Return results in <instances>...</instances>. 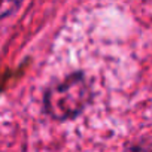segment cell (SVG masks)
Returning a JSON list of instances; mask_svg holds the SVG:
<instances>
[{
	"label": "cell",
	"mask_w": 152,
	"mask_h": 152,
	"mask_svg": "<svg viewBox=\"0 0 152 152\" xmlns=\"http://www.w3.org/2000/svg\"><path fill=\"white\" fill-rule=\"evenodd\" d=\"M90 100V87L81 73L70 75L55 84L45 97L48 113L55 119H69L76 116Z\"/></svg>",
	"instance_id": "1"
},
{
	"label": "cell",
	"mask_w": 152,
	"mask_h": 152,
	"mask_svg": "<svg viewBox=\"0 0 152 152\" xmlns=\"http://www.w3.org/2000/svg\"><path fill=\"white\" fill-rule=\"evenodd\" d=\"M23 0H0V18H5L12 14Z\"/></svg>",
	"instance_id": "2"
},
{
	"label": "cell",
	"mask_w": 152,
	"mask_h": 152,
	"mask_svg": "<svg viewBox=\"0 0 152 152\" xmlns=\"http://www.w3.org/2000/svg\"><path fill=\"white\" fill-rule=\"evenodd\" d=\"M127 152H152V145L151 143H140L137 146H133Z\"/></svg>",
	"instance_id": "3"
}]
</instances>
